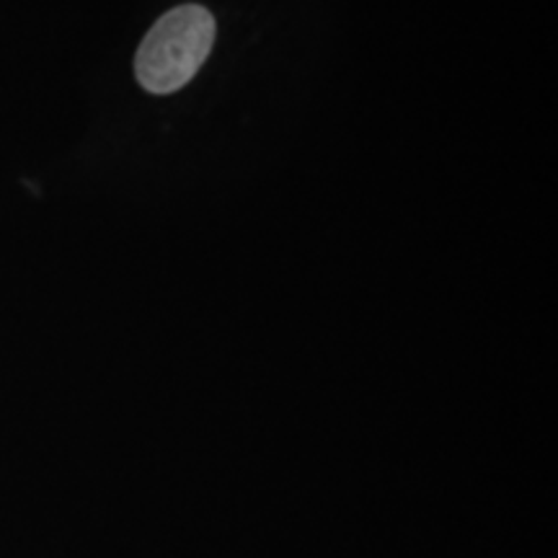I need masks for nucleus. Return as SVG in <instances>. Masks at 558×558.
I'll use <instances>...</instances> for the list:
<instances>
[{"label":"nucleus","instance_id":"1","mask_svg":"<svg viewBox=\"0 0 558 558\" xmlns=\"http://www.w3.org/2000/svg\"><path fill=\"white\" fill-rule=\"evenodd\" d=\"M215 45V19L202 5H179L163 13L145 34L135 58L140 86L156 96L184 88Z\"/></svg>","mask_w":558,"mask_h":558}]
</instances>
